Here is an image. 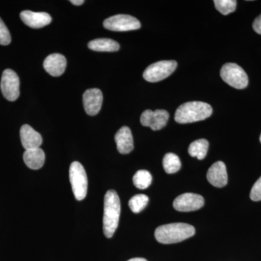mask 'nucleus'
Masks as SVG:
<instances>
[{
  "label": "nucleus",
  "instance_id": "obj_1",
  "mask_svg": "<svg viewBox=\"0 0 261 261\" xmlns=\"http://www.w3.org/2000/svg\"><path fill=\"white\" fill-rule=\"evenodd\" d=\"M121 215V202L115 190H108L105 196L103 232L107 238H111L116 232Z\"/></svg>",
  "mask_w": 261,
  "mask_h": 261
},
{
  "label": "nucleus",
  "instance_id": "obj_2",
  "mask_svg": "<svg viewBox=\"0 0 261 261\" xmlns=\"http://www.w3.org/2000/svg\"><path fill=\"white\" fill-rule=\"evenodd\" d=\"M195 233V228L192 225L185 223H173L163 225L156 228L154 237L160 243H180L192 238Z\"/></svg>",
  "mask_w": 261,
  "mask_h": 261
},
{
  "label": "nucleus",
  "instance_id": "obj_3",
  "mask_svg": "<svg viewBox=\"0 0 261 261\" xmlns=\"http://www.w3.org/2000/svg\"><path fill=\"white\" fill-rule=\"evenodd\" d=\"M213 108L210 105L203 102L184 103L176 110L175 121L178 123H190L203 121L212 115Z\"/></svg>",
  "mask_w": 261,
  "mask_h": 261
},
{
  "label": "nucleus",
  "instance_id": "obj_4",
  "mask_svg": "<svg viewBox=\"0 0 261 261\" xmlns=\"http://www.w3.org/2000/svg\"><path fill=\"white\" fill-rule=\"evenodd\" d=\"M69 176L75 199L80 201L84 200L87 194L88 180L83 166L76 161L72 163L70 166Z\"/></svg>",
  "mask_w": 261,
  "mask_h": 261
},
{
  "label": "nucleus",
  "instance_id": "obj_5",
  "mask_svg": "<svg viewBox=\"0 0 261 261\" xmlns=\"http://www.w3.org/2000/svg\"><path fill=\"white\" fill-rule=\"evenodd\" d=\"M220 75L226 84L233 88L243 89L248 85L247 73L236 63H228L223 65Z\"/></svg>",
  "mask_w": 261,
  "mask_h": 261
},
{
  "label": "nucleus",
  "instance_id": "obj_6",
  "mask_svg": "<svg viewBox=\"0 0 261 261\" xmlns=\"http://www.w3.org/2000/svg\"><path fill=\"white\" fill-rule=\"evenodd\" d=\"M177 67L174 61H161L149 65L143 73L144 79L147 82H158L165 80L172 74Z\"/></svg>",
  "mask_w": 261,
  "mask_h": 261
},
{
  "label": "nucleus",
  "instance_id": "obj_7",
  "mask_svg": "<svg viewBox=\"0 0 261 261\" xmlns=\"http://www.w3.org/2000/svg\"><path fill=\"white\" fill-rule=\"evenodd\" d=\"M103 25L108 30L113 32H128L140 29L138 19L128 15H116L104 20Z\"/></svg>",
  "mask_w": 261,
  "mask_h": 261
},
{
  "label": "nucleus",
  "instance_id": "obj_8",
  "mask_svg": "<svg viewBox=\"0 0 261 261\" xmlns=\"http://www.w3.org/2000/svg\"><path fill=\"white\" fill-rule=\"evenodd\" d=\"M0 87L5 99L10 102L18 99L20 95V80L14 70L6 69L3 71Z\"/></svg>",
  "mask_w": 261,
  "mask_h": 261
},
{
  "label": "nucleus",
  "instance_id": "obj_9",
  "mask_svg": "<svg viewBox=\"0 0 261 261\" xmlns=\"http://www.w3.org/2000/svg\"><path fill=\"white\" fill-rule=\"evenodd\" d=\"M205 203L203 197L194 193H185L173 201V207L180 212H191L200 209Z\"/></svg>",
  "mask_w": 261,
  "mask_h": 261
},
{
  "label": "nucleus",
  "instance_id": "obj_10",
  "mask_svg": "<svg viewBox=\"0 0 261 261\" xmlns=\"http://www.w3.org/2000/svg\"><path fill=\"white\" fill-rule=\"evenodd\" d=\"M169 113L165 110H156L152 111L147 110L141 116L140 121L142 126L149 127L152 130L162 129L167 124Z\"/></svg>",
  "mask_w": 261,
  "mask_h": 261
},
{
  "label": "nucleus",
  "instance_id": "obj_11",
  "mask_svg": "<svg viewBox=\"0 0 261 261\" xmlns=\"http://www.w3.org/2000/svg\"><path fill=\"white\" fill-rule=\"evenodd\" d=\"M102 102L103 95L100 89H89L84 93V108L89 116L98 114L102 108Z\"/></svg>",
  "mask_w": 261,
  "mask_h": 261
},
{
  "label": "nucleus",
  "instance_id": "obj_12",
  "mask_svg": "<svg viewBox=\"0 0 261 261\" xmlns=\"http://www.w3.org/2000/svg\"><path fill=\"white\" fill-rule=\"evenodd\" d=\"M20 18L25 25L33 29H40L51 23L50 15L47 13L32 12L25 10L20 13Z\"/></svg>",
  "mask_w": 261,
  "mask_h": 261
},
{
  "label": "nucleus",
  "instance_id": "obj_13",
  "mask_svg": "<svg viewBox=\"0 0 261 261\" xmlns=\"http://www.w3.org/2000/svg\"><path fill=\"white\" fill-rule=\"evenodd\" d=\"M207 178L213 186L219 188L226 186L228 182V175L224 163L218 161L213 164L207 171Z\"/></svg>",
  "mask_w": 261,
  "mask_h": 261
},
{
  "label": "nucleus",
  "instance_id": "obj_14",
  "mask_svg": "<svg viewBox=\"0 0 261 261\" xmlns=\"http://www.w3.org/2000/svg\"><path fill=\"white\" fill-rule=\"evenodd\" d=\"M20 140L25 150L39 148L42 143V136L28 124L23 125L20 130Z\"/></svg>",
  "mask_w": 261,
  "mask_h": 261
},
{
  "label": "nucleus",
  "instance_id": "obj_15",
  "mask_svg": "<svg viewBox=\"0 0 261 261\" xmlns=\"http://www.w3.org/2000/svg\"><path fill=\"white\" fill-rule=\"evenodd\" d=\"M66 59L63 55L51 54L46 58L44 61V68L53 76H60L64 73L66 68Z\"/></svg>",
  "mask_w": 261,
  "mask_h": 261
},
{
  "label": "nucleus",
  "instance_id": "obj_16",
  "mask_svg": "<svg viewBox=\"0 0 261 261\" xmlns=\"http://www.w3.org/2000/svg\"><path fill=\"white\" fill-rule=\"evenodd\" d=\"M117 149L121 154H128L133 150L134 140L132 132L128 126H123L115 135Z\"/></svg>",
  "mask_w": 261,
  "mask_h": 261
},
{
  "label": "nucleus",
  "instance_id": "obj_17",
  "mask_svg": "<svg viewBox=\"0 0 261 261\" xmlns=\"http://www.w3.org/2000/svg\"><path fill=\"white\" fill-rule=\"evenodd\" d=\"M23 161L29 168L38 170L42 167L45 161V154L39 147L25 150L23 154Z\"/></svg>",
  "mask_w": 261,
  "mask_h": 261
},
{
  "label": "nucleus",
  "instance_id": "obj_18",
  "mask_svg": "<svg viewBox=\"0 0 261 261\" xmlns=\"http://www.w3.org/2000/svg\"><path fill=\"white\" fill-rule=\"evenodd\" d=\"M88 47L96 51H116L120 45L116 41L111 39H97L89 42Z\"/></svg>",
  "mask_w": 261,
  "mask_h": 261
},
{
  "label": "nucleus",
  "instance_id": "obj_19",
  "mask_svg": "<svg viewBox=\"0 0 261 261\" xmlns=\"http://www.w3.org/2000/svg\"><path fill=\"white\" fill-rule=\"evenodd\" d=\"M208 147V142L205 139L196 140L190 144L188 149L189 154L198 160H203L207 154Z\"/></svg>",
  "mask_w": 261,
  "mask_h": 261
},
{
  "label": "nucleus",
  "instance_id": "obj_20",
  "mask_svg": "<svg viewBox=\"0 0 261 261\" xmlns=\"http://www.w3.org/2000/svg\"><path fill=\"white\" fill-rule=\"evenodd\" d=\"M163 168L166 173L171 174L179 171L181 163L179 158L174 153H167L163 161Z\"/></svg>",
  "mask_w": 261,
  "mask_h": 261
},
{
  "label": "nucleus",
  "instance_id": "obj_21",
  "mask_svg": "<svg viewBox=\"0 0 261 261\" xmlns=\"http://www.w3.org/2000/svg\"><path fill=\"white\" fill-rule=\"evenodd\" d=\"M152 175L146 170H140L135 173L133 177V183L137 188L145 190L152 183Z\"/></svg>",
  "mask_w": 261,
  "mask_h": 261
},
{
  "label": "nucleus",
  "instance_id": "obj_22",
  "mask_svg": "<svg viewBox=\"0 0 261 261\" xmlns=\"http://www.w3.org/2000/svg\"><path fill=\"white\" fill-rule=\"evenodd\" d=\"M149 202V197L147 195H137L134 196L128 202V205L132 212L135 214H139L144 210Z\"/></svg>",
  "mask_w": 261,
  "mask_h": 261
},
{
  "label": "nucleus",
  "instance_id": "obj_23",
  "mask_svg": "<svg viewBox=\"0 0 261 261\" xmlns=\"http://www.w3.org/2000/svg\"><path fill=\"white\" fill-rule=\"evenodd\" d=\"M214 4L216 9L224 15L233 13L237 8V1L235 0H216Z\"/></svg>",
  "mask_w": 261,
  "mask_h": 261
},
{
  "label": "nucleus",
  "instance_id": "obj_24",
  "mask_svg": "<svg viewBox=\"0 0 261 261\" xmlns=\"http://www.w3.org/2000/svg\"><path fill=\"white\" fill-rule=\"evenodd\" d=\"M11 42V36L9 30L0 18V44L1 45H8Z\"/></svg>",
  "mask_w": 261,
  "mask_h": 261
},
{
  "label": "nucleus",
  "instance_id": "obj_25",
  "mask_svg": "<svg viewBox=\"0 0 261 261\" xmlns=\"http://www.w3.org/2000/svg\"><path fill=\"white\" fill-rule=\"evenodd\" d=\"M250 199L255 202L261 200V176L252 187L250 192Z\"/></svg>",
  "mask_w": 261,
  "mask_h": 261
},
{
  "label": "nucleus",
  "instance_id": "obj_26",
  "mask_svg": "<svg viewBox=\"0 0 261 261\" xmlns=\"http://www.w3.org/2000/svg\"><path fill=\"white\" fill-rule=\"evenodd\" d=\"M252 28L257 34H261V15H259L254 20L253 24H252Z\"/></svg>",
  "mask_w": 261,
  "mask_h": 261
},
{
  "label": "nucleus",
  "instance_id": "obj_27",
  "mask_svg": "<svg viewBox=\"0 0 261 261\" xmlns=\"http://www.w3.org/2000/svg\"><path fill=\"white\" fill-rule=\"evenodd\" d=\"M70 3H72L73 5L79 6V5L83 4L84 1V0H70Z\"/></svg>",
  "mask_w": 261,
  "mask_h": 261
},
{
  "label": "nucleus",
  "instance_id": "obj_28",
  "mask_svg": "<svg viewBox=\"0 0 261 261\" xmlns=\"http://www.w3.org/2000/svg\"><path fill=\"white\" fill-rule=\"evenodd\" d=\"M128 261H147L145 258H142V257H135V258L130 259Z\"/></svg>",
  "mask_w": 261,
  "mask_h": 261
},
{
  "label": "nucleus",
  "instance_id": "obj_29",
  "mask_svg": "<svg viewBox=\"0 0 261 261\" xmlns=\"http://www.w3.org/2000/svg\"><path fill=\"white\" fill-rule=\"evenodd\" d=\"M260 142H261V135H260Z\"/></svg>",
  "mask_w": 261,
  "mask_h": 261
}]
</instances>
